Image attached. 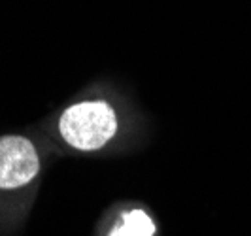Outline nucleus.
<instances>
[{
	"label": "nucleus",
	"instance_id": "3",
	"mask_svg": "<svg viewBox=\"0 0 251 236\" xmlns=\"http://www.w3.org/2000/svg\"><path fill=\"white\" fill-rule=\"evenodd\" d=\"M155 223L144 210H128L121 215L110 236H153Z\"/></svg>",
	"mask_w": 251,
	"mask_h": 236
},
{
	"label": "nucleus",
	"instance_id": "1",
	"mask_svg": "<svg viewBox=\"0 0 251 236\" xmlns=\"http://www.w3.org/2000/svg\"><path fill=\"white\" fill-rule=\"evenodd\" d=\"M59 131L72 148L93 151L112 140L117 119L106 102H79L61 115Z\"/></svg>",
	"mask_w": 251,
	"mask_h": 236
},
{
	"label": "nucleus",
	"instance_id": "2",
	"mask_svg": "<svg viewBox=\"0 0 251 236\" xmlns=\"http://www.w3.org/2000/svg\"><path fill=\"white\" fill-rule=\"evenodd\" d=\"M34 146L23 136H0V189L26 185L38 174Z\"/></svg>",
	"mask_w": 251,
	"mask_h": 236
}]
</instances>
